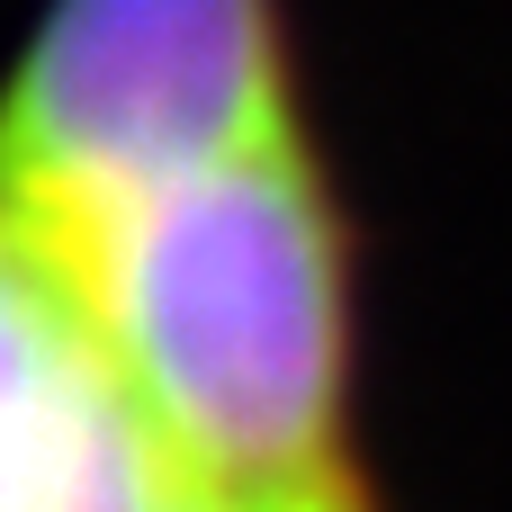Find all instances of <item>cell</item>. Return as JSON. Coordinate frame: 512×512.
Here are the masks:
<instances>
[{
  "instance_id": "1",
  "label": "cell",
  "mask_w": 512,
  "mask_h": 512,
  "mask_svg": "<svg viewBox=\"0 0 512 512\" xmlns=\"http://www.w3.org/2000/svg\"><path fill=\"white\" fill-rule=\"evenodd\" d=\"M18 234L72 288L180 486L315 495L369 477L360 225L315 126Z\"/></svg>"
},
{
  "instance_id": "2",
  "label": "cell",
  "mask_w": 512,
  "mask_h": 512,
  "mask_svg": "<svg viewBox=\"0 0 512 512\" xmlns=\"http://www.w3.org/2000/svg\"><path fill=\"white\" fill-rule=\"evenodd\" d=\"M306 126L288 0H36L0 72V216L63 225Z\"/></svg>"
},
{
  "instance_id": "3",
  "label": "cell",
  "mask_w": 512,
  "mask_h": 512,
  "mask_svg": "<svg viewBox=\"0 0 512 512\" xmlns=\"http://www.w3.org/2000/svg\"><path fill=\"white\" fill-rule=\"evenodd\" d=\"M162 477L72 288L0 216V512H144Z\"/></svg>"
},
{
  "instance_id": "4",
  "label": "cell",
  "mask_w": 512,
  "mask_h": 512,
  "mask_svg": "<svg viewBox=\"0 0 512 512\" xmlns=\"http://www.w3.org/2000/svg\"><path fill=\"white\" fill-rule=\"evenodd\" d=\"M144 512H387L378 504V486L369 477H351V486H315V495H216V486H162Z\"/></svg>"
}]
</instances>
